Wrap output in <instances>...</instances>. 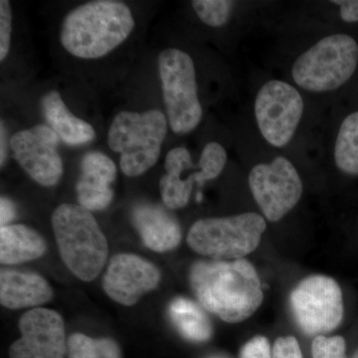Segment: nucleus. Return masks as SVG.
<instances>
[{"mask_svg": "<svg viewBox=\"0 0 358 358\" xmlns=\"http://www.w3.org/2000/svg\"><path fill=\"white\" fill-rule=\"evenodd\" d=\"M189 280L200 305L226 322H243L263 301L260 279L245 259L200 261L192 266Z\"/></svg>", "mask_w": 358, "mask_h": 358, "instance_id": "1", "label": "nucleus"}, {"mask_svg": "<svg viewBox=\"0 0 358 358\" xmlns=\"http://www.w3.org/2000/svg\"><path fill=\"white\" fill-rule=\"evenodd\" d=\"M136 22L131 8L115 0L90 1L71 10L60 29V41L75 57L98 59L124 43Z\"/></svg>", "mask_w": 358, "mask_h": 358, "instance_id": "2", "label": "nucleus"}, {"mask_svg": "<svg viewBox=\"0 0 358 358\" xmlns=\"http://www.w3.org/2000/svg\"><path fill=\"white\" fill-rule=\"evenodd\" d=\"M61 258L83 281H93L107 262L109 246L91 211L79 204H61L52 214Z\"/></svg>", "mask_w": 358, "mask_h": 358, "instance_id": "3", "label": "nucleus"}, {"mask_svg": "<svg viewBox=\"0 0 358 358\" xmlns=\"http://www.w3.org/2000/svg\"><path fill=\"white\" fill-rule=\"evenodd\" d=\"M167 117L159 110L124 112L115 115L109 131L108 145L119 152L120 166L129 178L147 173L159 159L167 133Z\"/></svg>", "mask_w": 358, "mask_h": 358, "instance_id": "4", "label": "nucleus"}, {"mask_svg": "<svg viewBox=\"0 0 358 358\" xmlns=\"http://www.w3.org/2000/svg\"><path fill=\"white\" fill-rule=\"evenodd\" d=\"M266 221L257 213L196 221L188 232L187 243L200 255L218 261L240 260L259 246Z\"/></svg>", "mask_w": 358, "mask_h": 358, "instance_id": "5", "label": "nucleus"}, {"mask_svg": "<svg viewBox=\"0 0 358 358\" xmlns=\"http://www.w3.org/2000/svg\"><path fill=\"white\" fill-rule=\"evenodd\" d=\"M357 64V42L350 35H329L296 59L292 75L301 88L322 93L345 84Z\"/></svg>", "mask_w": 358, "mask_h": 358, "instance_id": "6", "label": "nucleus"}, {"mask_svg": "<svg viewBox=\"0 0 358 358\" xmlns=\"http://www.w3.org/2000/svg\"><path fill=\"white\" fill-rule=\"evenodd\" d=\"M159 72L169 127L174 134L192 133L202 120L192 58L179 49H166L159 56Z\"/></svg>", "mask_w": 358, "mask_h": 358, "instance_id": "7", "label": "nucleus"}, {"mask_svg": "<svg viewBox=\"0 0 358 358\" xmlns=\"http://www.w3.org/2000/svg\"><path fill=\"white\" fill-rule=\"evenodd\" d=\"M227 162L225 148L217 143H207L197 166L185 148H174L167 152L164 169L166 173L159 182L162 201L169 209H180L188 204L193 185L199 186L215 179L222 173Z\"/></svg>", "mask_w": 358, "mask_h": 358, "instance_id": "8", "label": "nucleus"}, {"mask_svg": "<svg viewBox=\"0 0 358 358\" xmlns=\"http://www.w3.org/2000/svg\"><path fill=\"white\" fill-rule=\"evenodd\" d=\"M289 308L301 331L310 336L338 329L345 313L341 287L333 278L322 275L306 278L293 289Z\"/></svg>", "mask_w": 358, "mask_h": 358, "instance_id": "9", "label": "nucleus"}, {"mask_svg": "<svg viewBox=\"0 0 358 358\" xmlns=\"http://www.w3.org/2000/svg\"><path fill=\"white\" fill-rule=\"evenodd\" d=\"M303 113L300 92L287 82H267L256 96L257 124L264 138L273 147L288 145L300 124Z\"/></svg>", "mask_w": 358, "mask_h": 358, "instance_id": "10", "label": "nucleus"}, {"mask_svg": "<svg viewBox=\"0 0 358 358\" xmlns=\"http://www.w3.org/2000/svg\"><path fill=\"white\" fill-rule=\"evenodd\" d=\"M249 186L265 217L277 222L300 201L303 183L288 159L277 157L271 164H260L249 174Z\"/></svg>", "mask_w": 358, "mask_h": 358, "instance_id": "11", "label": "nucleus"}, {"mask_svg": "<svg viewBox=\"0 0 358 358\" xmlns=\"http://www.w3.org/2000/svg\"><path fill=\"white\" fill-rule=\"evenodd\" d=\"M58 134L48 124H37L11 136L13 159L38 185L52 187L62 178L63 162L58 152Z\"/></svg>", "mask_w": 358, "mask_h": 358, "instance_id": "12", "label": "nucleus"}, {"mask_svg": "<svg viewBox=\"0 0 358 358\" xmlns=\"http://www.w3.org/2000/svg\"><path fill=\"white\" fill-rule=\"evenodd\" d=\"M20 338L9 348V358H65L68 355L64 322L58 313L35 308L20 317Z\"/></svg>", "mask_w": 358, "mask_h": 358, "instance_id": "13", "label": "nucleus"}, {"mask_svg": "<svg viewBox=\"0 0 358 358\" xmlns=\"http://www.w3.org/2000/svg\"><path fill=\"white\" fill-rule=\"evenodd\" d=\"M159 282L160 272L154 264L133 254H117L110 259L103 288L112 300L131 307Z\"/></svg>", "mask_w": 358, "mask_h": 358, "instance_id": "14", "label": "nucleus"}, {"mask_svg": "<svg viewBox=\"0 0 358 358\" xmlns=\"http://www.w3.org/2000/svg\"><path fill=\"white\" fill-rule=\"evenodd\" d=\"M117 178L115 162L107 155L91 152L81 162V176L76 183L78 202L89 211L107 208L114 199L112 183Z\"/></svg>", "mask_w": 358, "mask_h": 358, "instance_id": "15", "label": "nucleus"}, {"mask_svg": "<svg viewBox=\"0 0 358 358\" xmlns=\"http://www.w3.org/2000/svg\"><path fill=\"white\" fill-rule=\"evenodd\" d=\"M134 227L145 246L164 253L176 249L182 238L180 224L171 212L160 205L140 203L131 213Z\"/></svg>", "mask_w": 358, "mask_h": 358, "instance_id": "16", "label": "nucleus"}, {"mask_svg": "<svg viewBox=\"0 0 358 358\" xmlns=\"http://www.w3.org/2000/svg\"><path fill=\"white\" fill-rule=\"evenodd\" d=\"M53 291L41 275L4 268L0 273V301L11 310L38 307L48 303Z\"/></svg>", "mask_w": 358, "mask_h": 358, "instance_id": "17", "label": "nucleus"}, {"mask_svg": "<svg viewBox=\"0 0 358 358\" xmlns=\"http://www.w3.org/2000/svg\"><path fill=\"white\" fill-rule=\"evenodd\" d=\"M41 110L48 126L67 145L73 147L85 145L95 138L96 131L93 127L73 115L55 90L42 96Z\"/></svg>", "mask_w": 358, "mask_h": 358, "instance_id": "18", "label": "nucleus"}, {"mask_svg": "<svg viewBox=\"0 0 358 358\" xmlns=\"http://www.w3.org/2000/svg\"><path fill=\"white\" fill-rule=\"evenodd\" d=\"M46 244L37 231L28 226L6 225L0 228V262L17 265L41 258Z\"/></svg>", "mask_w": 358, "mask_h": 358, "instance_id": "19", "label": "nucleus"}, {"mask_svg": "<svg viewBox=\"0 0 358 358\" xmlns=\"http://www.w3.org/2000/svg\"><path fill=\"white\" fill-rule=\"evenodd\" d=\"M169 315L174 327L188 341L202 343L212 338L213 329L210 320L203 308L189 299L180 296L171 301Z\"/></svg>", "mask_w": 358, "mask_h": 358, "instance_id": "20", "label": "nucleus"}, {"mask_svg": "<svg viewBox=\"0 0 358 358\" xmlns=\"http://www.w3.org/2000/svg\"><path fill=\"white\" fill-rule=\"evenodd\" d=\"M334 159L343 173L358 176V112L343 120L336 138Z\"/></svg>", "mask_w": 358, "mask_h": 358, "instance_id": "21", "label": "nucleus"}, {"mask_svg": "<svg viewBox=\"0 0 358 358\" xmlns=\"http://www.w3.org/2000/svg\"><path fill=\"white\" fill-rule=\"evenodd\" d=\"M69 358H122L121 348L110 338H92L74 334L68 338Z\"/></svg>", "mask_w": 358, "mask_h": 358, "instance_id": "22", "label": "nucleus"}, {"mask_svg": "<svg viewBox=\"0 0 358 358\" xmlns=\"http://www.w3.org/2000/svg\"><path fill=\"white\" fill-rule=\"evenodd\" d=\"M195 13L205 24L221 27L227 23L232 13L234 1L229 0H193Z\"/></svg>", "mask_w": 358, "mask_h": 358, "instance_id": "23", "label": "nucleus"}, {"mask_svg": "<svg viewBox=\"0 0 358 358\" xmlns=\"http://www.w3.org/2000/svg\"><path fill=\"white\" fill-rule=\"evenodd\" d=\"M345 350V341L343 336L326 338L324 336H319L313 338V358H348Z\"/></svg>", "mask_w": 358, "mask_h": 358, "instance_id": "24", "label": "nucleus"}, {"mask_svg": "<svg viewBox=\"0 0 358 358\" xmlns=\"http://www.w3.org/2000/svg\"><path fill=\"white\" fill-rule=\"evenodd\" d=\"M11 31H13V13L10 2L0 1V61H4L10 49Z\"/></svg>", "mask_w": 358, "mask_h": 358, "instance_id": "25", "label": "nucleus"}, {"mask_svg": "<svg viewBox=\"0 0 358 358\" xmlns=\"http://www.w3.org/2000/svg\"><path fill=\"white\" fill-rule=\"evenodd\" d=\"M240 358H273L270 343L265 336H255L242 346Z\"/></svg>", "mask_w": 358, "mask_h": 358, "instance_id": "26", "label": "nucleus"}, {"mask_svg": "<svg viewBox=\"0 0 358 358\" xmlns=\"http://www.w3.org/2000/svg\"><path fill=\"white\" fill-rule=\"evenodd\" d=\"M273 358H303L300 345L294 336H284L275 341Z\"/></svg>", "mask_w": 358, "mask_h": 358, "instance_id": "27", "label": "nucleus"}, {"mask_svg": "<svg viewBox=\"0 0 358 358\" xmlns=\"http://www.w3.org/2000/svg\"><path fill=\"white\" fill-rule=\"evenodd\" d=\"M333 3L341 7V17L345 22H358V0H336Z\"/></svg>", "mask_w": 358, "mask_h": 358, "instance_id": "28", "label": "nucleus"}, {"mask_svg": "<svg viewBox=\"0 0 358 358\" xmlns=\"http://www.w3.org/2000/svg\"><path fill=\"white\" fill-rule=\"evenodd\" d=\"M16 215V209L13 202L6 197H1L0 201V223L1 227L8 225L10 221H13Z\"/></svg>", "mask_w": 358, "mask_h": 358, "instance_id": "29", "label": "nucleus"}, {"mask_svg": "<svg viewBox=\"0 0 358 358\" xmlns=\"http://www.w3.org/2000/svg\"><path fill=\"white\" fill-rule=\"evenodd\" d=\"M6 133L3 122H1V152H0V164L3 166L6 159Z\"/></svg>", "mask_w": 358, "mask_h": 358, "instance_id": "30", "label": "nucleus"}, {"mask_svg": "<svg viewBox=\"0 0 358 358\" xmlns=\"http://www.w3.org/2000/svg\"><path fill=\"white\" fill-rule=\"evenodd\" d=\"M352 358H358V350H357V352L353 353Z\"/></svg>", "mask_w": 358, "mask_h": 358, "instance_id": "31", "label": "nucleus"}]
</instances>
